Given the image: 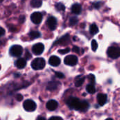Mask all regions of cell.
Returning <instances> with one entry per match:
<instances>
[{"mask_svg": "<svg viewBox=\"0 0 120 120\" xmlns=\"http://www.w3.org/2000/svg\"><path fill=\"white\" fill-rule=\"evenodd\" d=\"M26 60L25 58H19L15 61V66L19 69H22L26 66Z\"/></svg>", "mask_w": 120, "mask_h": 120, "instance_id": "obj_14", "label": "cell"}, {"mask_svg": "<svg viewBox=\"0 0 120 120\" xmlns=\"http://www.w3.org/2000/svg\"><path fill=\"white\" fill-rule=\"evenodd\" d=\"M78 22V19L76 17H72L70 19V25H75Z\"/></svg>", "mask_w": 120, "mask_h": 120, "instance_id": "obj_25", "label": "cell"}, {"mask_svg": "<svg viewBox=\"0 0 120 120\" xmlns=\"http://www.w3.org/2000/svg\"><path fill=\"white\" fill-rule=\"evenodd\" d=\"M89 31H90L91 34H96L98 32V27L96 24H92L90 26Z\"/></svg>", "mask_w": 120, "mask_h": 120, "instance_id": "obj_19", "label": "cell"}, {"mask_svg": "<svg viewBox=\"0 0 120 120\" xmlns=\"http://www.w3.org/2000/svg\"><path fill=\"white\" fill-rule=\"evenodd\" d=\"M91 48L94 51H96L98 49V43L95 39H93L91 41Z\"/></svg>", "mask_w": 120, "mask_h": 120, "instance_id": "obj_23", "label": "cell"}, {"mask_svg": "<svg viewBox=\"0 0 120 120\" xmlns=\"http://www.w3.org/2000/svg\"><path fill=\"white\" fill-rule=\"evenodd\" d=\"M41 35L40 32L38 31H32L29 33V36L32 38V39H37L38 37H39Z\"/></svg>", "mask_w": 120, "mask_h": 120, "instance_id": "obj_21", "label": "cell"}, {"mask_svg": "<svg viewBox=\"0 0 120 120\" xmlns=\"http://www.w3.org/2000/svg\"><path fill=\"white\" fill-rule=\"evenodd\" d=\"M31 6L33 8H39L42 4L41 0H32L30 2Z\"/></svg>", "mask_w": 120, "mask_h": 120, "instance_id": "obj_18", "label": "cell"}, {"mask_svg": "<svg viewBox=\"0 0 120 120\" xmlns=\"http://www.w3.org/2000/svg\"><path fill=\"white\" fill-rule=\"evenodd\" d=\"M49 63L53 67H56L58 66L60 64V59L56 56H52L50 57L49 60Z\"/></svg>", "mask_w": 120, "mask_h": 120, "instance_id": "obj_11", "label": "cell"}, {"mask_svg": "<svg viewBox=\"0 0 120 120\" xmlns=\"http://www.w3.org/2000/svg\"><path fill=\"white\" fill-rule=\"evenodd\" d=\"M15 98H16V100H17L18 101H21L22 100V98H23V96H22L21 94H17Z\"/></svg>", "mask_w": 120, "mask_h": 120, "instance_id": "obj_28", "label": "cell"}, {"mask_svg": "<svg viewBox=\"0 0 120 120\" xmlns=\"http://www.w3.org/2000/svg\"><path fill=\"white\" fill-rule=\"evenodd\" d=\"M86 91H87L88 93L91 94H94V93L96 92V89H95L94 84H88V85L86 86Z\"/></svg>", "mask_w": 120, "mask_h": 120, "instance_id": "obj_20", "label": "cell"}, {"mask_svg": "<svg viewBox=\"0 0 120 120\" xmlns=\"http://www.w3.org/2000/svg\"><path fill=\"white\" fill-rule=\"evenodd\" d=\"M46 25L51 30H54L57 26V20L55 17L51 16L47 19Z\"/></svg>", "mask_w": 120, "mask_h": 120, "instance_id": "obj_9", "label": "cell"}, {"mask_svg": "<svg viewBox=\"0 0 120 120\" xmlns=\"http://www.w3.org/2000/svg\"><path fill=\"white\" fill-rule=\"evenodd\" d=\"M58 103L55 100H51L48 101L46 103V108L50 111L55 110L58 108Z\"/></svg>", "mask_w": 120, "mask_h": 120, "instance_id": "obj_12", "label": "cell"}, {"mask_svg": "<svg viewBox=\"0 0 120 120\" xmlns=\"http://www.w3.org/2000/svg\"><path fill=\"white\" fill-rule=\"evenodd\" d=\"M56 76L59 78V79H62V78H64V75L62 73V72H56Z\"/></svg>", "mask_w": 120, "mask_h": 120, "instance_id": "obj_27", "label": "cell"}, {"mask_svg": "<svg viewBox=\"0 0 120 120\" xmlns=\"http://www.w3.org/2000/svg\"><path fill=\"white\" fill-rule=\"evenodd\" d=\"M78 59L77 57L74 55H69L66 56L64 59V63L67 65L70 66H74L77 63Z\"/></svg>", "mask_w": 120, "mask_h": 120, "instance_id": "obj_6", "label": "cell"}, {"mask_svg": "<svg viewBox=\"0 0 120 120\" xmlns=\"http://www.w3.org/2000/svg\"><path fill=\"white\" fill-rule=\"evenodd\" d=\"M72 51H74V52H75V53H79V47H77V46H74L73 47V49H72Z\"/></svg>", "mask_w": 120, "mask_h": 120, "instance_id": "obj_30", "label": "cell"}, {"mask_svg": "<svg viewBox=\"0 0 120 120\" xmlns=\"http://www.w3.org/2000/svg\"><path fill=\"white\" fill-rule=\"evenodd\" d=\"M97 101L101 106L104 105L107 102V95L103 94H99L97 96Z\"/></svg>", "mask_w": 120, "mask_h": 120, "instance_id": "obj_13", "label": "cell"}, {"mask_svg": "<svg viewBox=\"0 0 120 120\" xmlns=\"http://www.w3.org/2000/svg\"><path fill=\"white\" fill-rule=\"evenodd\" d=\"M88 79H89V81L90 82V84H95V81H96V78H95V76L92 74H90L88 75Z\"/></svg>", "mask_w": 120, "mask_h": 120, "instance_id": "obj_24", "label": "cell"}, {"mask_svg": "<svg viewBox=\"0 0 120 120\" xmlns=\"http://www.w3.org/2000/svg\"><path fill=\"white\" fill-rule=\"evenodd\" d=\"M51 119H61V118L59 117H52L50 118V120H51Z\"/></svg>", "mask_w": 120, "mask_h": 120, "instance_id": "obj_33", "label": "cell"}, {"mask_svg": "<svg viewBox=\"0 0 120 120\" xmlns=\"http://www.w3.org/2000/svg\"><path fill=\"white\" fill-rule=\"evenodd\" d=\"M70 51V49L69 48H66L65 49H60V50L58 51V52L59 53H60V54H65V53H68Z\"/></svg>", "mask_w": 120, "mask_h": 120, "instance_id": "obj_26", "label": "cell"}, {"mask_svg": "<svg viewBox=\"0 0 120 120\" xmlns=\"http://www.w3.org/2000/svg\"><path fill=\"white\" fill-rule=\"evenodd\" d=\"M1 2H2V1H3V0H1Z\"/></svg>", "mask_w": 120, "mask_h": 120, "instance_id": "obj_35", "label": "cell"}, {"mask_svg": "<svg viewBox=\"0 0 120 120\" xmlns=\"http://www.w3.org/2000/svg\"><path fill=\"white\" fill-rule=\"evenodd\" d=\"M107 54L111 58H118L120 57V48L118 46H110L107 51Z\"/></svg>", "mask_w": 120, "mask_h": 120, "instance_id": "obj_3", "label": "cell"}, {"mask_svg": "<svg viewBox=\"0 0 120 120\" xmlns=\"http://www.w3.org/2000/svg\"><path fill=\"white\" fill-rule=\"evenodd\" d=\"M5 33V31H4V29L3 27H1V33H0V36H3Z\"/></svg>", "mask_w": 120, "mask_h": 120, "instance_id": "obj_32", "label": "cell"}, {"mask_svg": "<svg viewBox=\"0 0 120 120\" xmlns=\"http://www.w3.org/2000/svg\"><path fill=\"white\" fill-rule=\"evenodd\" d=\"M56 9L58 10V11H64L65 10V6H64V4H62V3H58V4H56Z\"/></svg>", "mask_w": 120, "mask_h": 120, "instance_id": "obj_22", "label": "cell"}, {"mask_svg": "<svg viewBox=\"0 0 120 120\" xmlns=\"http://www.w3.org/2000/svg\"><path fill=\"white\" fill-rule=\"evenodd\" d=\"M44 50V46L41 43H37L32 46V52L34 55H40Z\"/></svg>", "mask_w": 120, "mask_h": 120, "instance_id": "obj_7", "label": "cell"}, {"mask_svg": "<svg viewBox=\"0 0 120 120\" xmlns=\"http://www.w3.org/2000/svg\"><path fill=\"white\" fill-rule=\"evenodd\" d=\"M23 51V49L20 45H13L11 47L9 52L12 56L14 57H19L22 55Z\"/></svg>", "mask_w": 120, "mask_h": 120, "instance_id": "obj_4", "label": "cell"}, {"mask_svg": "<svg viewBox=\"0 0 120 120\" xmlns=\"http://www.w3.org/2000/svg\"><path fill=\"white\" fill-rule=\"evenodd\" d=\"M30 18L34 24H39L42 20V14L40 12H34L31 15Z\"/></svg>", "mask_w": 120, "mask_h": 120, "instance_id": "obj_8", "label": "cell"}, {"mask_svg": "<svg viewBox=\"0 0 120 120\" xmlns=\"http://www.w3.org/2000/svg\"><path fill=\"white\" fill-rule=\"evenodd\" d=\"M94 7H95L96 8H99V7H100V6H101V4H100L99 2H97V3L94 4Z\"/></svg>", "mask_w": 120, "mask_h": 120, "instance_id": "obj_31", "label": "cell"}, {"mask_svg": "<svg viewBox=\"0 0 120 120\" xmlns=\"http://www.w3.org/2000/svg\"><path fill=\"white\" fill-rule=\"evenodd\" d=\"M23 108L27 112H33L36 110L37 105L32 100H26L23 103Z\"/></svg>", "mask_w": 120, "mask_h": 120, "instance_id": "obj_5", "label": "cell"}, {"mask_svg": "<svg viewBox=\"0 0 120 120\" xmlns=\"http://www.w3.org/2000/svg\"><path fill=\"white\" fill-rule=\"evenodd\" d=\"M84 80H85V77H82V76L78 77L76 79V80H75V86H76L77 87L81 86L82 85V84L84 83Z\"/></svg>", "mask_w": 120, "mask_h": 120, "instance_id": "obj_17", "label": "cell"}, {"mask_svg": "<svg viewBox=\"0 0 120 120\" xmlns=\"http://www.w3.org/2000/svg\"><path fill=\"white\" fill-rule=\"evenodd\" d=\"M67 104L70 108L80 111H86L89 107L87 101H81L75 97L70 98L67 101Z\"/></svg>", "mask_w": 120, "mask_h": 120, "instance_id": "obj_1", "label": "cell"}, {"mask_svg": "<svg viewBox=\"0 0 120 120\" xmlns=\"http://www.w3.org/2000/svg\"><path fill=\"white\" fill-rule=\"evenodd\" d=\"M37 120H45V118L44 117H38Z\"/></svg>", "mask_w": 120, "mask_h": 120, "instance_id": "obj_34", "label": "cell"}, {"mask_svg": "<svg viewBox=\"0 0 120 120\" xmlns=\"http://www.w3.org/2000/svg\"><path fill=\"white\" fill-rule=\"evenodd\" d=\"M31 54L30 53V52L29 51H26V53H25V58H26V59H27V60H29V59H30L31 58Z\"/></svg>", "mask_w": 120, "mask_h": 120, "instance_id": "obj_29", "label": "cell"}, {"mask_svg": "<svg viewBox=\"0 0 120 120\" xmlns=\"http://www.w3.org/2000/svg\"><path fill=\"white\" fill-rule=\"evenodd\" d=\"M46 65V61L43 58H37L34 60H32L31 63V66L32 69L35 70H39L44 68Z\"/></svg>", "mask_w": 120, "mask_h": 120, "instance_id": "obj_2", "label": "cell"}, {"mask_svg": "<svg viewBox=\"0 0 120 120\" xmlns=\"http://www.w3.org/2000/svg\"><path fill=\"white\" fill-rule=\"evenodd\" d=\"M70 41V36L69 34H65V36L62 37L61 38H60L58 40L56 41L54 43V45H66L69 43Z\"/></svg>", "mask_w": 120, "mask_h": 120, "instance_id": "obj_10", "label": "cell"}, {"mask_svg": "<svg viewBox=\"0 0 120 120\" xmlns=\"http://www.w3.org/2000/svg\"><path fill=\"white\" fill-rule=\"evenodd\" d=\"M71 10H72V12L73 13H75V14H79L82 11V6L80 4H74L72 8H71Z\"/></svg>", "mask_w": 120, "mask_h": 120, "instance_id": "obj_16", "label": "cell"}, {"mask_svg": "<svg viewBox=\"0 0 120 120\" xmlns=\"http://www.w3.org/2000/svg\"><path fill=\"white\" fill-rule=\"evenodd\" d=\"M58 84H59V83L57 82L51 81V82H49V84L47 85V89L49 90V91H54L58 88Z\"/></svg>", "mask_w": 120, "mask_h": 120, "instance_id": "obj_15", "label": "cell"}]
</instances>
